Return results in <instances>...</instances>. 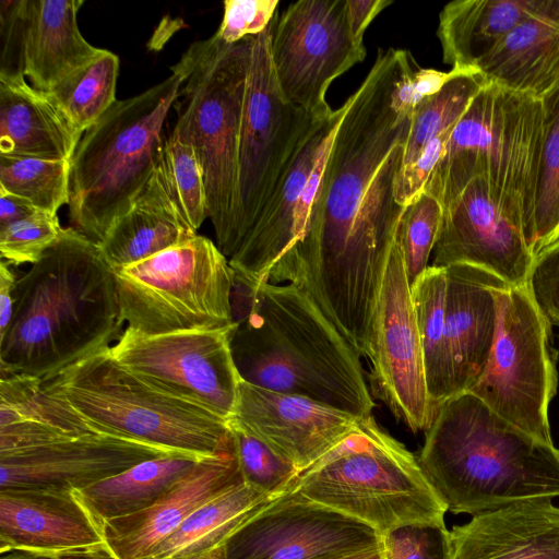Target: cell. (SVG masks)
<instances>
[{
	"instance_id": "obj_1",
	"label": "cell",
	"mask_w": 559,
	"mask_h": 559,
	"mask_svg": "<svg viewBox=\"0 0 559 559\" xmlns=\"http://www.w3.org/2000/svg\"><path fill=\"white\" fill-rule=\"evenodd\" d=\"M411 57L405 49L378 50L346 100L302 235L267 276L270 283L300 288L367 358L379 292L405 209L396 201L394 185L412 114L397 109L393 92Z\"/></svg>"
},
{
	"instance_id": "obj_2",
	"label": "cell",
	"mask_w": 559,
	"mask_h": 559,
	"mask_svg": "<svg viewBox=\"0 0 559 559\" xmlns=\"http://www.w3.org/2000/svg\"><path fill=\"white\" fill-rule=\"evenodd\" d=\"M116 280L97 243L71 227L13 288V316L0 334V378L43 381L121 336Z\"/></svg>"
},
{
	"instance_id": "obj_3",
	"label": "cell",
	"mask_w": 559,
	"mask_h": 559,
	"mask_svg": "<svg viewBox=\"0 0 559 559\" xmlns=\"http://www.w3.org/2000/svg\"><path fill=\"white\" fill-rule=\"evenodd\" d=\"M234 314L231 357L240 379L304 396L357 417L372 415L360 354L293 284L261 282Z\"/></svg>"
},
{
	"instance_id": "obj_4",
	"label": "cell",
	"mask_w": 559,
	"mask_h": 559,
	"mask_svg": "<svg viewBox=\"0 0 559 559\" xmlns=\"http://www.w3.org/2000/svg\"><path fill=\"white\" fill-rule=\"evenodd\" d=\"M417 459L455 514L474 516L559 497V449L513 426L469 392L440 406Z\"/></svg>"
},
{
	"instance_id": "obj_5",
	"label": "cell",
	"mask_w": 559,
	"mask_h": 559,
	"mask_svg": "<svg viewBox=\"0 0 559 559\" xmlns=\"http://www.w3.org/2000/svg\"><path fill=\"white\" fill-rule=\"evenodd\" d=\"M545 124L544 99L489 81L454 126L423 191L443 209L483 176L532 250Z\"/></svg>"
},
{
	"instance_id": "obj_6",
	"label": "cell",
	"mask_w": 559,
	"mask_h": 559,
	"mask_svg": "<svg viewBox=\"0 0 559 559\" xmlns=\"http://www.w3.org/2000/svg\"><path fill=\"white\" fill-rule=\"evenodd\" d=\"M182 84L179 72L118 100L87 129L71 158L69 223L100 243L155 171L163 130Z\"/></svg>"
},
{
	"instance_id": "obj_7",
	"label": "cell",
	"mask_w": 559,
	"mask_h": 559,
	"mask_svg": "<svg viewBox=\"0 0 559 559\" xmlns=\"http://www.w3.org/2000/svg\"><path fill=\"white\" fill-rule=\"evenodd\" d=\"M252 38L226 44L216 34L192 43L171 67L180 73L178 119L171 134L191 145L201 163L207 217L216 246L235 250L238 147Z\"/></svg>"
},
{
	"instance_id": "obj_8",
	"label": "cell",
	"mask_w": 559,
	"mask_h": 559,
	"mask_svg": "<svg viewBox=\"0 0 559 559\" xmlns=\"http://www.w3.org/2000/svg\"><path fill=\"white\" fill-rule=\"evenodd\" d=\"M43 382L99 433L201 460L234 444L228 421L143 380L117 361L110 347L80 359Z\"/></svg>"
},
{
	"instance_id": "obj_9",
	"label": "cell",
	"mask_w": 559,
	"mask_h": 559,
	"mask_svg": "<svg viewBox=\"0 0 559 559\" xmlns=\"http://www.w3.org/2000/svg\"><path fill=\"white\" fill-rule=\"evenodd\" d=\"M290 489L356 519L380 535L405 525L444 524L448 511L418 459L372 415L312 466Z\"/></svg>"
},
{
	"instance_id": "obj_10",
	"label": "cell",
	"mask_w": 559,
	"mask_h": 559,
	"mask_svg": "<svg viewBox=\"0 0 559 559\" xmlns=\"http://www.w3.org/2000/svg\"><path fill=\"white\" fill-rule=\"evenodd\" d=\"M121 319L144 335L228 330L235 273L209 238H193L112 270Z\"/></svg>"
},
{
	"instance_id": "obj_11",
	"label": "cell",
	"mask_w": 559,
	"mask_h": 559,
	"mask_svg": "<svg viewBox=\"0 0 559 559\" xmlns=\"http://www.w3.org/2000/svg\"><path fill=\"white\" fill-rule=\"evenodd\" d=\"M550 332L526 286L501 289L492 349L468 391L507 421L547 443H554L548 408L558 382Z\"/></svg>"
},
{
	"instance_id": "obj_12",
	"label": "cell",
	"mask_w": 559,
	"mask_h": 559,
	"mask_svg": "<svg viewBox=\"0 0 559 559\" xmlns=\"http://www.w3.org/2000/svg\"><path fill=\"white\" fill-rule=\"evenodd\" d=\"M277 19L278 15L264 32L252 38L238 147L234 254L253 226L300 139L316 119L289 103L277 84L271 59V40Z\"/></svg>"
},
{
	"instance_id": "obj_13",
	"label": "cell",
	"mask_w": 559,
	"mask_h": 559,
	"mask_svg": "<svg viewBox=\"0 0 559 559\" xmlns=\"http://www.w3.org/2000/svg\"><path fill=\"white\" fill-rule=\"evenodd\" d=\"M365 57L349 28L346 0L296 1L273 29L271 59L280 90L314 118L333 111L325 99L331 83Z\"/></svg>"
},
{
	"instance_id": "obj_14",
	"label": "cell",
	"mask_w": 559,
	"mask_h": 559,
	"mask_svg": "<svg viewBox=\"0 0 559 559\" xmlns=\"http://www.w3.org/2000/svg\"><path fill=\"white\" fill-rule=\"evenodd\" d=\"M230 330L144 335L126 328L110 352L157 389L229 421L241 382L229 347Z\"/></svg>"
},
{
	"instance_id": "obj_15",
	"label": "cell",
	"mask_w": 559,
	"mask_h": 559,
	"mask_svg": "<svg viewBox=\"0 0 559 559\" xmlns=\"http://www.w3.org/2000/svg\"><path fill=\"white\" fill-rule=\"evenodd\" d=\"M368 358L373 394L412 432L426 431L433 415L411 286L396 239L374 309Z\"/></svg>"
},
{
	"instance_id": "obj_16",
	"label": "cell",
	"mask_w": 559,
	"mask_h": 559,
	"mask_svg": "<svg viewBox=\"0 0 559 559\" xmlns=\"http://www.w3.org/2000/svg\"><path fill=\"white\" fill-rule=\"evenodd\" d=\"M346 102L316 118L300 139L250 231L228 260L235 278L250 288L267 282L272 267L300 239L333 134Z\"/></svg>"
},
{
	"instance_id": "obj_17",
	"label": "cell",
	"mask_w": 559,
	"mask_h": 559,
	"mask_svg": "<svg viewBox=\"0 0 559 559\" xmlns=\"http://www.w3.org/2000/svg\"><path fill=\"white\" fill-rule=\"evenodd\" d=\"M380 543L371 526L289 489L246 520L224 548L227 559H318Z\"/></svg>"
},
{
	"instance_id": "obj_18",
	"label": "cell",
	"mask_w": 559,
	"mask_h": 559,
	"mask_svg": "<svg viewBox=\"0 0 559 559\" xmlns=\"http://www.w3.org/2000/svg\"><path fill=\"white\" fill-rule=\"evenodd\" d=\"M534 254L483 176L471 179L443 207L432 264L483 269L510 286H525Z\"/></svg>"
},
{
	"instance_id": "obj_19",
	"label": "cell",
	"mask_w": 559,
	"mask_h": 559,
	"mask_svg": "<svg viewBox=\"0 0 559 559\" xmlns=\"http://www.w3.org/2000/svg\"><path fill=\"white\" fill-rule=\"evenodd\" d=\"M359 419L317 401L241 380L228 424L260 439L301 473L343 441Z\"/></svg>"
},
{
	"instance_id": "obj_20",
	"label": "cell",
	"mask_w": 559,
	"mask_h": 559,
	"mask_svg": "<svg viewBox=\"0 0 559 559\" xmlns=\"http://www.w3.org/2000/svg\"><path fill=\"white\" fill-rule=\"evenodd\" d=\"M182 454L106 433L68 438L0 455V489L72 492L155 457ZM187 455V454H186Z\"/></svg>"
},
{
	"instance_id": "obj_21",
	"label": "cell",
	"mask_w": 559,
	"mask_h": 559,
	"mask_svg": "<svg viewBox=\"0 0 559 559\" xmlns=\"http://www.w3.org/2000/svg\"><path fill=\"white\" fill-rule=\"evenodd\" d=\"M242 483L234 443L230 449L199 461L148 508L104 522V542L116 559H145L198 508Z\"/></svg>"
},
{
	"instance_id": "obj_22",
	"label": "cell",
	"mask_w": 559,
	"mask_h": 559,
	"mask_svg": "<svg viewBox=\"0 0 559 559\" xmlns=\"http://www.w3.org/2000/svg\"><path fill=\"white\" fill-rule=\"evenodd\" d=\"M444 341L453 397L468 392L483 374L497 330L498 294L508 286L472 265L445 266Z\"/></svg>"
},
{
	"instance_id": "obj_23",
	"label": "cell",
	"mask_w": 559,
	"mask_h": 559,
	"mask_svg": "<svg viewBox=\"0 0 559 559\" xmlns=\"http://www.w3.org/2000/svg\"><path fill=\"white\" fill-rule=\"evenodd\" d=\"M103 543L73 491L0 489V550L59 552Z\"/></svg>"
},
{
	"instance_id": "obj_24",
	"label": "cell",
	"mask_w": 559,
	"mask_h": 559,
	"mask_svg": "<svg viewBox=\"0 0 559 559\" xmlns=\"http://www.w3.org/2000/svg\"><path fill=\"white\" fill-rule=\"evenodd\" d=\"M452 559H559V507L528 499L474 515L450 531Z\"/></svg>"
},
{
	"instance_id": "obj_25",
	"label": "cell",
	"mask_w": 559,
	"mask_h": 559,
	"mask_svg": "<svg viewBox=\"0 0 559 559\" xmlns=\"http://www.w3.org/2000/svg\"><path fill=\"white\" fill-rule=\"evenodd\" d=\"M490 82L544 99L559 86V0H542L477 64Z\"/></svg>"
},
{
	"instance_id": "obj_26",
	"label": "cell",
	"mask_w": 559,
	"mask_h": 559,
	"mask_svg": "<svg viewBox=\"0 0 559 559\" xmlns=\"http://www.w3.org/2000/svg\"><path fill=\"white\" fill-rule=\"evenodd\" d=\"M83 0H23V73L31 85L48 92L102 50L81 34Z\"/></svg>"
},
{
	"instance_id": "obj_27",
	"label": "cell",
	"mask_w": 559,
	"mask_h": 559,
	"mask_svg": "<svg viewBox=\"0 0 559 559\" xmlns=\"http://www.w3.org/2000/svg\"><path fill=\"white\" fill-rule=\"evenodd\" d=\"M82 136L24 75H0V155L71 159Z\"/></svg>"
},
{
	"instance_id": "obj_28",
	"label": "cell",
	"mask_w": 559,
	"mask_h": 559,
	"mask_svg": "<svg viewBox=\"0 0 559 559\" xmlns=\"http://www.w3.org/2000/svg\"><path fill=\"white\" fill-rule=\"evenodd\" d=\"M197 236L173 200L158 165L130 210L98 248L114 270L145 260Z\"/></svg>"
},
{
	"instance_id": "obj_29",
	"label": "cell",
	"mask_w": 559,
	"mask_h": 559,
	"mask_svg": "<svg viewBox=\"0 0 559 559\" xmlns=\"http://www.w3.org/2000/svg\"><path fill=\"white\" fill-rule=\"evenodd\" d=\"M542 0H455L447 3L437 29L442 59L457 70H477V64Z\"/></svg>"
},
{
	"instance_id": "obj_30",
	"label": "cell",
	"mask_w": 559,
	"mask_h": 559,
	"mask_svg": "<svg viewBox=\"0 0 559 559\" xmlns=\"http://www.w3.org/2000/svg\"><path fill=\"white\" fill-rule=\"evenodd\" d=\"M199 461L201 459L186 454L146 460L73 493L100 527L108 520L133 514L155 503Z\"/></svg>"
},
{
	"instance_id": "obj_31",
	"label": "cell",
	"mask_w": 559,
	"mask_h": 559,
	"mask_svg": "<svg viewBox=\"0 0 559 559\" xmlns=\"http://www.w3.org/2000/svg\"><path fill=\"white\" fill-rule=\"evenodd\" d=\"M271 499L245 483L231 487L198 508L145 559H178L215 548Z\"/></svg>"
},
{
	"instance_id": "obj_32",
	"label": "cell",
	"mask_w": 559,
	"mask_h": 559,
	"mask_svg": "<svg viewBox=\"0 0 559 559\" xmlns=\"http://www.w3.org/2000/svg\"><path fill=\"white\" fill-rule=\"evenodd\" d=\"M445 267L429 265L411 286L432 415L453 397L444 341Z\"/></svg>"
},
{
	"instance_id": "obj_33",
	"label": "cell",
	"mask_w": 559,
	"mask_h": 559,
	"mask_svg": "<svg viewBox=\"0 0 559 559\" xmlns=\"http://www.w3.org/2000/svg\"><path fill=\"white\" fill-rule=\"evenodd\" d=\"M17 423L67 438L99 433L69 403L50 393L41 379L26 374L0 378V427Z\"/></svg>"
},
{
	"instance_id": "obj_34",
	"label": "cell",
	"mask_w": 559,
	"mask_h": 559,
	"mask_svg": "<svg viewBox=\"0 0 559 559\" xmlns=\"http://www.w3.org/2000/svg\"><path fill=\"white\" fill-rule=\"evenodd\" d=\"M119 64L116 53L102 48L94 59L46 92L83 134L117 102Z\"/></svg>"
},
{
	"instance_id": "obj_35",
	"label": "cell",
	"mask_w": 559,
	"mask_h": 559,
	"mask_svg": "<svg viewBox=\"0 0 559 559\" xmlns=\"http://www.w3.org/2000/svg\"><path fill=\"white\" fill-rule=\"evenodd\" d=\"M455 70L454 76L438 93L421 100L413 110L402 168L413 164L435 138L454 128L489 82L478 70Z\"/></svg>"
},
{
	"instance_id": "obj_36",
	"label": "cell",
	"mask_w": 559,
	"mask_h": 559,
	"mask_svg": "<svg viewBox=\"0 0 559 559\" xmlns=\"http://www.w3.org/2000/svg\"><path fill=\"white\" fill-rule=\"evenodd\" d=\"M71 159L0 155V189L57 214L70 194Z\"/></svg>"
},
{
	"instance_id": "obj_37",
	"label": "cell",
	"mask_w": 559,
	"mask_h": 559,
	"mask_svg": "<svg viewBox=\"0 0 559 559\" xmlns=\"http://www.w3.org/2000/svg\"><path fill=\"white\" fill-rule=\"evenodd\" d=\"M545 138L536 193L534 257L559 239V86L544 98Z\"/></svg>"
},
{
	"instance_id": "obj_38",
	"label": "cell",
	"mask_w": 559,
	"mask_h": 559,
	"mask_svg": "<svg viewBox=\"0 0 559 559\" xmlns=\"http://www.w3.org/2000/svg\"><path fill=\"white\" fill-rule=\"evenodd\" d=\"M158 168L188 224L197 231L207 218L204 173L194 148L173 134L164 142Z\"/></svg>"
},
{
	"instance_id": "obj_39",
	"label": "cell",
	"mask_w": 559,
	"mask_h": 559,
	"mask_svg": "<svg viewBox=\"0 0 559 559\" xmlns=\"http://www.w3.org/2000/svg\"><path fill=\"white\" fill-rule=\"evenodd\" d=\"M443 209L429 193L421 191L404 209L395 239L400 246L409 286L427 270L438 239Z\"/></svg>"
},
{
	"instance_id": "obj_40",
	"label": "cell",
	"mask_w": 559,
	"mask_h": 559,
	"mask_svg": "<svg viewBox=\"0 0 559 559\" xmlns=\"http://www.w3.org/2000/svg\"><path fill=\"white\" fill-rule=\"evenodd\" d=\"M229 427L243 483L273 498L289 490L300 472L260 439L236 426Z\"/></svg>"
},
{
	"instance_id": "obj_41",
	"label": "cell",
	"mask_w": 559,
	"mask_h": 559,
	"mask_svg": "<svg viewBox=\"0 0 559 559\" xmlns=\"http://www.w3.org/2000/svg\"><path fill=\"white\" fill-rule=\"evenodd\" d=\"M57 214L38 212L0 228L1 259L8 264H34L60 237Z\"/></svg>"
},
{
	"instance_id": "obj_42",
	"label": "cell",
	"mask_w": 559,
	"mask_h": 559,
	"mask_svg": "<svg viewBox=\"0 0 559 559\" xmlns=\"http://www.w3.org/2000/svg\"><path fill=\"white\" fill-rule=\"evenodd\" d=\"M383 559H452L445 524H413L381 535Z\"/></svg>"
},
{
	"instance_id": "obj_43",
	"label": "cell",
	"mask_w": 559,
	"mask_h": 559,
	"mask_svg": "<svg viewBox=\"0 0 559 559\" xmlns=\"http://www.w3.org/2000/svg\"><path fill=\"white\" fill-rule=\"evenodd\" d=\"M278 0H226L215 33L226 44H236L264 32L277 15Z\"/></svg>"
},
{
	"instance_id": "obj_44",
	"label": "cell",
	"mask_w": 559,
	"mask_h": 559,
	"mask_svg": "<svg viewBox=\"0 0 559 559\" xmlns=\"http://www.w3.org/2000/svg\"><path fill=\"white\" fill-rule=\"evenodd\" d=\"M527 292L550 326H559V239L535 255Z\"/></svg>"
},
{
	"instance_id": "obj_45",
	"label": "cell",
	"mask_w": 559,
	"mask_h": 559,
	"mask_svg": "<svg viewBox=\"0 0 559 559\" xmlns=\"http://www.w3.org/2000/svg\"><path fill=\"white\" fill-rule=\"evenodd\" d=\"M452 130L453 128L435 138L425 146L413 164L401 168L394 185L395 198L401 205L406 206L424 190L432 170L444 153Z\"/></svg>"
},
{
	"instance_id": "obj_46",
	"label": "cell",
	"mask_w": 559,
	"mask_h": 559,
	"mask_svg": "<svg viewBox=\"0 0 559 559\" xmlns=\"http://www.w3.org/2000/svg\"><path fill=\"white\" fill-rule=\"evenodd\" d=\"M22 1L0 2V75H24Z\"/></svg>"
},
{
	"instance_id": "obj_47",
	"label": "cell",
	"mask_w": 559,
	"mask_h": 559,
	"mask_svg": "<svg viewBox=\"0 0 559 559\" xmlns=\"http://www.w3.org/2000/svg\"><path fill=\"white\" fill-rule=\"evenodd\" d=\"M391 3V0H346L349 28L357 43L364 44V34L369 24Z\"/></svg>"
},
{
	"instance_id": "obj_48",
	"label": "cell",
	"mask_w": 559,
	"mask_h": 559,
	"mask_svg": "<svg viewBox=\"0 0 559 559\" xmlns=\"http://www.w3.org/2000/svg\"><path fill=\"white\" fill-rule=\"evenodd\" d=\"M38 212L29 201L0 189V228Z\"/></svg>"
},
{
	"instance_id": "obj_49",
	"label": "cell",
	"mask_w": 559,
	"mask_h": 559,
	"mask_svg": "<svg viewBox=\"0 0 559 559\" xmlns=\"http://www.w3.org/2000/svg\"><path fill=\"white\" fill-rule=\"evenodd\" d=\"M16 282L15 275L5 261L0 263V334L9 325L13 316V288Z\"/></svg>"
},
{
	"instance_id": "obj_50",
	"label": "cell",
	"mask_w": 559,
	"mask_h": 559,
	"mask_svg": "<svg viewBox=\"0 0 559 559\" xmlns=\"http://www.w3.org/2000/svg\"><path fill=\"white\" fill-rule=\"evenodd\" d=\"M56 554L60 559H116L105 543Z\"/></svg>"
},
{
	"instance_id": "obj_51",
	"label": "cell",
	"mask_w": 559,
	"mask_h": 559,
	"mask_svg": "<svg viewBox=\"0 0 559 559\" xmlns=\"http://www.w3.org/2000/svg\"><path fill=\"white\" fill-rule=\"evenodd\" d=\"M318 559H383V554L380 543L376 546L330 555Z\"/></svg>"
},
{
	"instance_id": "obj_52",
	"label": "cell",
	"mask_w": 559,
	"mask_h": 559,
	"mask_svg": "<svg viewBox=\"0 0 559 559\" xmlns=\"http://www.w3.org/2000/svg\"><path fill=\"white\" fill-rule=\"evenodd\" d=\"M0 559H60L56 552H39L23 549L0 550Z\"/></svg>"
},
{
	"instance_id": "obj_53",
	"label": "cell",
	"mask_w": 559,
	"mask_h": 559,
	"mask_svg": "<svg viewBox=\"0 0 559 559\" xmlns=\"http://www.w3.org/2000/svg\"><path fill=\"white\" fill-rule=\"evenodd\" d=\"M178 559H227L224 544L210 550Z\"/></svg>"
}]
</instances>
